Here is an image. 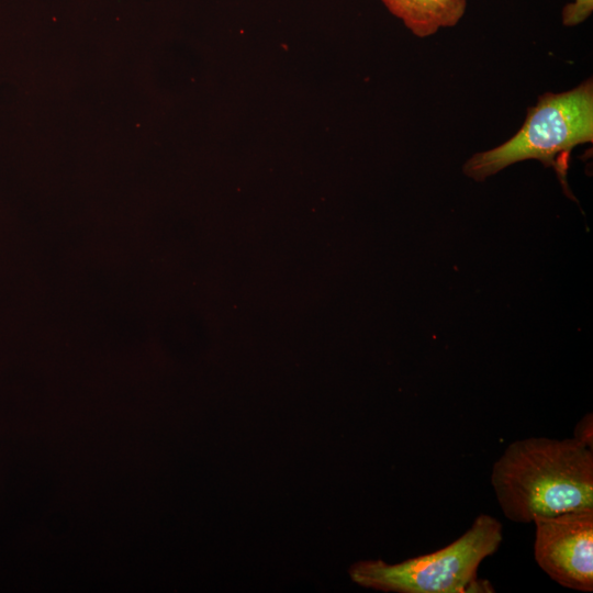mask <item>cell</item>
Listing matches in <instances>:
<instances>
[{
	"mask_svg": "<svg viewBox=\"0 0 593 593\" xmlns=\"http://www.w3.org/2000/svg\"><path fill=\"white\" fill-rule=\"evenodd\" d=\"M491 485L515 523L593 508V449L574 438L515 440L493 463Z\"/></svg>",
	"mask_w": 593,
	"mask_h": 593,
	"instance_id": "6da1fadb",
	"label": "cell"
},
{
	"mask_svg": "<svg viewBox=\"0 0 593 593\" xmlns=\"http://www.w3.org/2000/svg\"><path fill=\"white\" fill-rule=\"evenodd\" d=\"M593 142V81L586 79L566 92H545L527 109L521 130L508 141L490 150L472 155L463 174L484 181L505 167L526 159H537L553 167L566 186L571 150Z\"/></svg>",
	"mask_w": 593,
	"mask_h": 593,
	"instance_id": "7a4b0ae2",
	"label": "cell"
},
{
	"mask_svg": "<svg viewBox=\"0 0 593 593\" xmlns=\"http://www.w3.org/2000/svg\"><path fill=\"white\" fill-rule=\"evenodd\" d=\"M503 540L502 524L481 514L449 545L398 563L363 560L349 568L350 579L360 586L396 593L493 592L478 578L481 562L492 556Z\"/></svg>",
	"mask_w": 593,
	"mask_h": 593,
	"instance_id": "3957f363",
	"label": "cell"
},
{
	"mask_svg": "<svg viewBox=\"0 0 593 593\" xmlns=\"http://www.w3.org/2000/svg\"><path fill=\"white\" fill-rule=\"evenodd\" d=\"M535 524L534 557L560 585L593 591V508L539 517Z\"/></svg>",
	"mask_w": 593,
	"mask_h": 593,
	"instance_id": "277c9868",
	"label": "cell"
},
{
	"mask_svg": "<svg viewBox=\"0 0 593 593\" xmlns=\"http://www.w3.org/2000/svg\"><path fill=\"white\" fill-rule=\"evenodd\" d=\"M385 8L417 37L455 26L463 16L467 0H381Z\"/></svg>",
	"mask_w": 593,
	"mask_h": 593,
	"instance_id": "5b68a950",
	"label": "cell"
},
{
	"mask_svg": "<svg viewBox=\"0 0 593 593\" xmlns=\"http://www.w3.org/2000/svg\"><path fill=\"white\" fill-rule=\"evenodd\" d=\"M593 12V0H574L568 3L561 12L562 24L575 26L584 22Z\"/></svg>",
	"mask_w": 593,
	"mask_h": 593,
	"instance_id": "8992f818",
	"label": "cell"
},
{
	"mask_svg": "<svg viewBox=\"0 0 593 593\" xmlns=\"http://www.w3.org/2000/svg\"><path fill=\"white\" fill-rule=\"evenodd\" d=\"M572 438L585 447L593 449V417L591 413L584 415L578 422Z\"/></svg>",
	"mask_w": 593,
	"mask_h": 593,
	"instance_id": "52a82bcc",
	"label": "cell"
}]
</instances>
